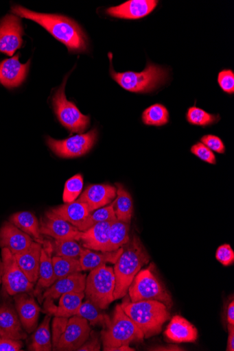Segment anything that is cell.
I'll return each instance as SVG.
<instances>
[{
  "label": "cell",
  "instance_id": "cell-38",
  "mask_svg": "<svg viewBox=\"0 0 234 351\" xmlns=\"http://www.w3.org/2000/svg\"><path fill=\"white\" fill-rule=\"evenodd\" d=\"M84 186V178L81 174H78L65 184L62 199L64 203L74 202L81 195Z\"/></svg>",
  "mask_w": 234,
  "mask_h": 351
},
{
  "label": "cell",
  "instance_id": "cell-29",
  "mask_svg": "<svg viewBox=\"0 0 234 351\" xmlns=\"http://www.w3.org/2000/svg\"><path fill=\"white\" fill-rule=\"evenodd\" d=\"M117 198L113 201L114 210L117 219L130 224L133 214L132 199L124 186L116 184Z\"/></svg>",
  "mask_w": 234,
  "mask_h": 351
},
{
  "label": "cell",
  "instance_id": "cell-32",
  "mask_svg": "<svg viewBox=\"0 0 234 351\" xmlns=\"http://www.w3.org/2000/svg\"><path fill=\"white\" fill-rule=\"evenodd\" d=\"M129 231L130 224L117 219L114 220L110 228L107 252L116 251L124 245L130 239Z\"/></svg>",
  "mask_w": 234,
  "mask_h": 351
},
{
  "label": "cell",
  "instance_id": "cell-30",
  "mask_svg": "<svg viewBox=\"0 0 234 351\" xmlns=\"http://www.w3.org/2000/svg\"><path fill=\"white\" fill-rule=\"evenodd\" d=\"M52 315L47 313L44 321L32 336L29 350L51 351L53 350L50 322Z\"/></svg>",
  "mask_w": 234,
  "mask_h": 351
},
{
  "label": "cell",
  "instance_id": "cell-6",
  "mask_svg": "<svg viewBox=\"0 0 234 351\" xmlns=\"http://www.w3.org/2000/svg\"><path fill=\"white\" fill-rule=\"evenodd\" d=\"M102 338L106 351L108 348L143 341L145 336L125 313L121 305H117L109 326L102 332Z\"/></svg>",
  "mask_w": 234,
  "mask_h": 351
},
{
  "label": "cell",
  "instance_id": "cell-26",
  "mask_svg": "<svg viewBox=\"0 0 234 351\" xmlns=\"http://www.w3.org/2000/svg\"><path fill=\"white\" fill-rule=\"evenodd\" d=\"M51 210L78 230L91 214L88 206L78 200L56 207Z\"/></svg>",
  "mask_w": 234,
  "mask_h": 351
},
{
  "label": "cell",
  "instance_id": "cell-37",
  "mask_svg": "<svg viewBox=\"0 0 234 351\" xmlns=\"http://www.w3.org/2000/svg\"><path fill=\"white\" fill-rule=\"evenodd\" d=\"M187 119L192 125L208 126L219 121L220 117L218 114L208 113L202 109L194 106L189 108Z\"/></svg>",
  "mask_w": 234,
  "mask_h": 351
},
{
  "label": "cell",
  "instance_id": "cell-12",
  "mask_svg": "<svg viewBox=\"0 0 234 351\" xmlns=\"http://www.w3.org/2000/svg\"><path fill=\"white\" fill-rule=\"evenodd\" d=\"M91 329L89 322L79 315L69 318L68 326L53 350H78L89 338Z\"/></svg>",
  "mask_w": 234,
  "mask_h": 351
},
{
  "label": "cell",
  "instance_id": "cell-28",
  "mask_svg": "<svg viewBox=\"0 0 234 351\" xmlns=\"http://www.w3.org/2000/svg\"><path fill=\"white\" fill-rule=\"evenodd\" d=\"M10 221L22 232L34 238L36 242L41 245L44 243L40 222L34 214L27 211L16 213L10 217Z\"/></svg>",
  "mask_w": 234,
  "mask_h": 351
},
{
  "label": "cell",
  "instance_id": "cell-2",
  "mask_svg": "<svg viewBox=\"0 0 234 351\" xmlns=\"http://www.w3.org/2000/svg\"><path fill=\"white\" fill-rule=\"evenodd\" d=\"M121 247L123 251L113 268L115 276V300L126 295L133 279L150 260L149 253L137 235L130 238Z\"/></svg>",
  "mask_w": 234,
  "mask_h": 351
},
{
  "label": "cell",
  "instance_id": "cell-15",
  "mask_svg": "<svg viewBox=\"0 0 234 351\" xmlns=\"http://www.w3.org/2000/svg\"><path fill=\"white\" fill-rule=\"evenodd\" d=\"M16 312L24 330L30 334L34 332L38 323L41 308L31 293L14 295Z\"/></svg>",
  "mask_w": 234,
  "mask_h": 351
},
{
  "label": "cell",
  "instance_id": "cell-1",
  "mask_svg": "<svg viewBox=\"0 0 234 351\" xmlns=\"http://www.w3.org/2000/svg\"><path fill=\"white\" fill-rule=\"evenodd\" d=\"M11 12L43 26L57 40L64 44L70 53H81L88 51V39L75 21L62 15L37 13L19 5L12 6Z\"/></svg>",
  "mask_w": 234,
  "mask_h": 351
},
{
  "label": "cell",
  "instance_id": "cell-39",
  "mask_svg": "<svg viewBox=\"0 0 234 351\" xmlns=\"http://www.w3.org/2000/svg\"><path fill=\"white\" fill-rule=\"evenodd\" d=\"M191 152L200 160L207 162L210 165H216V157L212 150L207 147L202 143H198L191 147Z\"/></svg>",
  "mask_w": 234,
  "mask_h": 351
},
{
  "label": "cell",
  "instance_id": "cell-48",
  "mask_svg": "<svg viewBox=\"0 0 234 351\" xmlns=\"http://www.w3.org/2000/svg\"><path fill=\"white\" fill-rule=\"evenodd\" d=\"M226 316H227L228 324L234 326V301L233 300H232L231 302L228 306Z\"/></svg>",
  "mask_w": 234,
  "mask_h": 351
},
{
  "label": "cell",
  "instance_id": "cell-13",
  "mask_svg": "<svg viewBox=\"0 0 234 351\" xmlns=\"http://www.w3.org/2000/svg\"><path fill=\"white\" fill-rule=\"evenodd\" d=\"M40 226L42 235L50 237L55 240L80 241L82 232L51 210L45 213L41 219Z\"/></svg>",
  "mask_w": 234,
  "mask_h": 351
},
{
  "label": "cell",
  "instance_id": "cell-34",
  "mask_svg": "<svg viewBox=\"0 0 234 351\" xmlns=\"http://www.w3.org/2000/svg\"><path fill=\"white\" fill-rule=\"evenodd\" d=\"M52 247L56 256L78 260L84 249L75 240H55Z\"/></svg>",
  "mask_w": 234,
  "mask_h": 351
},
{
  "label": "cell",
  "instance_id": "cell-23",
  "mask_svg": "<svg viewBox=\"0 0 234 351\" xmlns=\"http://www.w3.org/2000/svg\"><path fill=\"white\" fill-rule=\"evenodd\" d=\"M43 245L38 282L36 289L33 291V294L38 298L44 291L56 282L52 262V243L49 241H45Z\"/></svg>",
  "mask_w": 234,
  "mask_h": 351
},
{
  "label": "cell",
  "instance_id": "cell-19",
  "mask_svg": "<svg viewBox=\"0 0 234 351\" xmlns=\"http://www.w3.org/2000/svg\"><path fill=\"white\" fill-rule=\"evenodd\" d=\"M86 276L77 272L56 280L47 289L42 299L55 300L62 295L84 292Z\"/></svg>",
  "mask_w": 234,
  "mask_h": 351
},
{
  "label": "cell",
  "instance_id": "cell-33",
  "mask_svg": "<svg viewBox=\"0 0 234 351\" xmlns=\"http://www.w3.org/2000/svg\"><path fill=\"white\" fill-rule=\"evenodd\" d=\"M56 281L77 272H81L80 261L78 259L55 256L52 258Z\"/></svg>",
  "mask_w": 234,
  "mask_h": 351
},
{
  "label": "cell",
  "instance_id": "cell-22",
  "mask_svg": "<svg viewBox=\"0 0 234 351\" xmlns=\"http://www.w3.org/2000/svg\"><path fill=\"white\" fill-rule=\"evenodd\" d=\"M113 221L97 223L89 230L82 232L80 241L83 242L84 247L95 251L107 252Z\"/></svg>",
  "mask_w": 234,
  "mask_h": 351
},
{
  "label": "cell",
  "instance_id": "cell-49",
  "mask_svg": "<svg viewBox=\"0 0 234 351\" xmlns=\"http://www.w3.org/2000/svg\"><path fill=\"white\" fill-rule=\"evenodd\" d=\"M134 348H130L129 346L124 345L119 347L108 348L106 351H134Z\"/></svg>",
  "mask_w": 234,
  "mask_h": 351
},
{
  "label": "cell",
  "instance_id": "cell-8",
  "mask_svg": "<svg viewBox=\"0 0 234 351\" xmlns=\"http://www.w3.org/2000/svg\"><path fill=\"white\" fill-rule=\"evenodd\" d=\"M68 77H65L63 83L53 95L52 104L60 123L71 133L82 134L90 124V117L83 114L73 102L67 99L65 88Z\"/></svg>",
  "mask_w": 234,
  "mask_h": 351
},
{
  "label": "cell",
  "instance_id": "cell-44",
  "mask_svg": "<svg viewBox=\"0 0 234 351\" xmlns=\"http://www.w3.org/2000/svg\"><path fill=\"white\" fill-rule=\"evenodd\" d=\"M102 349V345L97 335L94 332H91L88 340L78 350V351H100Z\"/></svg>",
  "mask_w": 234,
  "mask_h": 351
},
{
  "label": "cell",
  "instance_id": "cell-7",
  "mask_svg": "<svg viewBox=\"0 0 234 351\" xmlns=\"http://www.w3.org/2000/svg\"><path fill=\"white\" fill-rule=\"evenodd\" d=\"M115 289L114 269L104 265L91 271L86 280L84 293L87 300L105 310L115 301Z\"/></svg>",
  "mask_w": 234,
  "mask_h": 351
},
{
  "label": "cell",
  "instance_id": "cell-9",
  "mask_svg": "<svg viewBox=\"0 0 234 351\" xmlns=\"http://www.w3.org/2000/svg\"><path fill=\"white\" fill-rule=\"evenodd\" d=\"M3 289L11 295L32 293L35 284L32 283L17 264L14 254L8 248L2 249Z\"/></svg>",
  "mask_w": 234,
  "mask_h": 351
},
{
  "label": "cell",
  "instance_id": "cell-40",
  "mask_svg": "<svg viewBox=\"0 0 234 351\" xmlns=\"http://www.w3.org/2000/svg\"><path fill=\"white\" fill-rule=\"evenodd\" d=\"M69 321V317L55 316L52 323V346H56L59 339L63 335Z\"/></svg>",
  "mask_w": 234,
  "mask_h": 351
},
{
  "label": "cell",
  "instance_id": "cell-45",
  "mask_svg": "<svg viewBox=\"0 0 234 351\" xmlns=\"http://www.w3.org/2000/svg\"><path fill=\"white\" fill-rule=\"evenodd\" d=\"M23 346L21 340H12L0 336V351H19Z\"/></svg>",
  "mask_w": 234,
  "mask_h": 351
},
{
  "label": "cell",
  "instance_id": "cell-21",
  "mask_svg": "<svg viewBox=\"0 0 234 351\" xmlns=\"http://www.w3.org/2000/svg\"><path fill=\"white\" fill-rule=\"evenodd\" d=\"M32 238L12 224L6 221L0 229V247L8 248L14 254L27 250L32 243Z\"/></svg>",
  "mask_w": 234,
  "mask_h": 351
},
{
  "label": "cell",
  "instance_id": "cell-24",
  "mask_svg": "<svg viewBox=\"0 0 234 351\" xmlns=\"http://www.w3.org/2000/svg\"><path fill=\"white\" fill-rule=\"evenodd\" d=\"M84 297V292L64 294L60 298L58 306H55L54 300H46L45 311L54 316L70 318L76 315Z\"/></svg>",
  "mask_w": 234,
  "mask_h": 351
},
{
  "label": "cell",
  "instance_id": "cell-50",
  "mask_svg": "<svg viewBox=\"0 0 234 351\" xmlns=\"http://www.w3.org/2000/svg\"><path fill=\"white\" fill-rule=\"evenodd\" d=\"M2 276H3V262L0 261V284L2 283Z\"/></svg>",
  "mask_w": 234,
  "mask_h": 351
},
{
  "label": "cell",
  "instance_id": "cell-4",
  "mask_svg": "<svg viewBox=\"0 0 234 351\" xmlns=\"http://www.w3.org/2000/svg\"><path fill=\"white\" fill-rule=\"evenodd\" d=\"M110 73L112 78L124 89L132 93H150L164 84L169 78V71L148 62L141 73H117L113 66V54L110 53Z\"/></svg>",
  "mask_w": 234,
  "mask_h": 351
},
{
  "label": "cell",
  "instance_id": "cell-14",
  "mask_svg": "<svg viewBox=\"0 0 234 351\" xmlns=\"http://www.w3.org/2000/svg\"><path fill=\"white\" fill-rule=\"evenodd\" d=\"M21 53L0 62V84L8 90L20 87L25 81L31 59L23 64L19 61Z\"/></svg>",
  "mask_w": 234,
  "mask_h": 351
},
{
  "label": "cell",
  "instance_id": "cell-42",
  "mask_svg": "<svg viewBox=\"0 0 234 351\" xmlns=\"http://www.w3.org/2000/svg\"><path fill=\"white\" fill-rule=\"evenodd\" d=\"M218 82L220 88L226 93H234V73L231 70L221 71L218 77Z\"/></svg>",
  "mask_w": 234,
  "mask_h": 351
},
{
  "label": "cell",
  "instance_id": "cell-47",
  "mask_svg": "<svg viewBox=\"0 0 234 351\" xmlns=\"http://www.w3.org/2000/svg\"><path fill=\"white\" fill-rule=\"evenodd\" d=\"M229 337L227 341V351H234V326L228 324Z\"/></svg>",
  "mask_w": 234,
  "mask_h": 351
},
{
  "label": "cell",
  "instance_id": "cell-18",
  "mask_svg": "<svg viewBox=\"0 0 234 351\" xmlns=\"http://www.w3.org/2000/svg\"><path fill=\"white\" fill-rule=\"evenodd\" d=\"M0 336L12 340L27 338L16 310L10 304L0 306Z\"/></svg>",
  "mask_w": 234,
  "mask_h": 351
},
{
  "label": "cell",
  "instance_id": "cell-46",
  "mask_svg": "<svg viewBox=\"0 0 234 351\" xmlns=\"http://www.w3.org/2000/svg\"><path fill=\"white\" fill-rule=\"evenodd\" d=\"M149 350H155V351H183L185 350L183 348L180 347L178 345L170 344L163 346H156L154 348H151Z\"/></svg>",
  "mask_w": 234,
  "mask_h": 351
},
{
  "label": "cell",
  "instance_id": "cell-41",
  "mask_svg": "<svg viewBox=\"0 0 234 351\" xmlns=\"http://www.w3.org/2000/svg\"><path fill=\"white\" fill-rule=\"evenodd\" d=\"M216 259L225 267L230 266L234 263V252L229 244L220 245L216 252Z\"/></svg>",
  "mask_w": 234,
  "mask_h": 351
},
{
  "label": "cell",
  "instance_id": "cell-20",
  "mask_svg": "<svg viewBox=\"0 0 234 351\" xmlns=\"http://www.w3.org/2000/svg\"><path fill=\"white\" fill-rule=\"evenodd\" d=\"M42 248L40 243L33 241L27 250L14 254L19 267L33 284H36L39 278Z\"/></svg>",
  "mask_w": 234,
  "mask_h": 351
},
{
  "label": "cell",
  "instance_id": "cell-27",
  "mask_svg": "<svg viewBox=\"0 0 234 351\" xmlns=\"http://www.w3.org/2000/svg\"><path fill=\"white\" fill-rule=\"evenodd\" d=\"M122 251L121 247L116 251L97 253L84 248L79 259L82 271H91L107 263L115 264Z\"/></svg>",
  "mask_w": 234,
  "mask_h": 351
},
{
  "label": "cell",
  "instance_id": "cell-25",
  "mask_svg": "<svg viewBox=\"0 0 234 351\" xmlns=\"http://www.w3.org/2000/svg\"><path fill=\"white\" fill-rule=\"evenodd\" d=\"M170 341L180 343H193L197 340L198 330L186 318L175 315L164 332Z\"/></svg>",
  "mask_w": 234,
  "mask_h": 351
},
{
  "label": "cell",
  "instance_id": "cell-5",
  "mask_svg": "<svg viewBox=\"0 0 234 351\" xmlns=\"http://www.w3.org/2000/svg\"><path fill=\"white\" fill-rule=\"evenodd\" d=\"M153 265L141 270L133 279L128 293L132 302L158 301L168 308L173 305L172 297L152 271Z\"/></svg>",
  "mask_w": 234,
  "mask_h": 351
},
{
  "label": "cell",
  "instance_id": "cell-3",
  "mask_svg": "<svg viewBox=\"0 0 234 351\" xmlns=\"http://www.w3.org/2000/svg\"><path fill=\"white\" fill-rule=\"evenodd\" d=\"M121 306L146 339L161 333L163 326L170 318L168 307L158 301L132 302L126 299Z\"/></svg>",
  "mask_w": 234,
  "mask_h": 351
},
{
  "label": "cell",
  "instance_id": "cell-43",
  "mask_svg": "<svg viewBox=\"0 0 234 351\" xmlns=\"http://www.w3.org/2000/svg\"><path fill=\"white\" fill-rule=\"evenodd\" d=\"M200 143H202L213 152L214 151L219 154H224L225 152V146L222 141L216 136H204L200 139Z\"/></svg>",
  "mask_w": 234,
  "mask_h": 351
},
{
  "label": "cell",
  "instance_id": "cell-10",
  "mask_svg": "<svg viewBox=\"0 0 234 351\" xmlns=\"http://www.w3.org/2000/svg\"><path fill=\"white\" fill-rule=\"evenodd\" d=\"M97 138L95 129L84 134L58 141L47 138V144L58 156L64 158L80 157L86 154L94 146Z\"/></svg>",
  "mask_w": 234,
  "mask_h": 351
},
{
  "label": "cell",
  "instance_id": "cell-35",
  "mask_svg": "<svg viewBox=\"0 0 234 351\" xmlns=\"http://www.w3.org/2000/svg\"><path fill=\"white\" fill-rule=\"evenodd\" d=\"M142 119L148 125L161 126L168 123L169 112L163 105L154 104L143 112Z\"/></svg>",
  "mask_w": 234,
  "mask_h": 351
},
{
  "label": "cell",
  "instance_id": "cell-17",
  "mask_svg": "<svg viewBox=\"0 0 234 351\" xmlns=\"http://www.w3.org/2000/svg\"><path fill=\"white\" fill-rule=\"evenodd\" d=\"M116 196L115 186L110 184H92L87 186L78 201L86 204L91 213L111 204Z\"/></svg>",
  "mask_w": 234,
  "mask_h": 351
},
{
  "label": "cell",
  "instance_id": "cell-36",
  "mask_svg": "<svg viewBox=\"0 0 234 351\" xmlns=\"http://www.w3.org/2000/svg\"><path fill=\"white\" fill-rule=\"evenodd\" d=\"M113 204L104 207L100 208L91 213L89 217L84 221L83 224L79 228L80 232H84L99 222L105 221H113L116 219Z\"/></svg>",
  "mask_w": 234,
  "mask_h": 351
},
{
  "label": "cell",
  "instance_id": "cell-11",
  "mask_svg": "<svg viewBox=\"0 0 234 351\" xmlns=\"http://www.w3.org/2000/svg\"><path fill=\"white\" fill-rule=\"evenodd\" d=\"M24 29L21 19L9 14L0 20V53L12 56L23 44Z\"/></svg>",
  "mask_w": 234,
  "mask_h": 351
},
{
  "label": "cell",
  "instance_id": "cell-31",
  "mask_svg": "<svg viewBox=\"0 0 234 351\" xmlns=\"http://www.w3.org/2000/svg\"><path fill=\"white\" fill-rule=\"evenodd\" d=\"M76 315L85 318L91 326H102L104 328L111 322L110 317L89 300L82 304Z\"/></svg>",
  "mask_w": 234,
  "mask_h": 351
},
{
  "label": "cell",
  "instance_id": "cell-16",
  "mask_svg": "<svg viewBox=\"0 0 234 351\" xmlns=\"http://www.w3.org/2000/svg\"><path fill=\"white\" fill-rule=\"evenodd\" d=\"M156 0H130L124 4L108 9V15L122 19H140L152 13L158 5Z\"/></svg>",
  "mask_w": 234,
  "mask_h": 351
}]
</instances>
